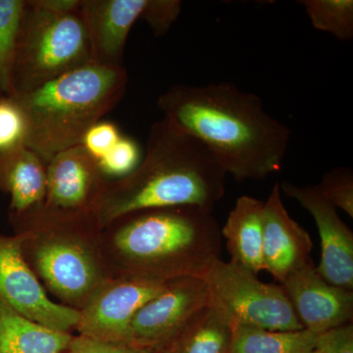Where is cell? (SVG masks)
Segmentation results:
<instances>
[{"mask_svg": "<svg viewBox=\"0 0 353 353\" xmlns=\"http://www.w3.org/2000/svg\"><path fill=\"white\" fill-rule=\"evenodd\" d=\"M157 106L236 182L264 180L282 170L290 130L270 115L259 95L229 82L175 85L158 97Z\"/></svg>", "mask_w": 353, "mask_h": 353, "instance_id": "6da1fadb", "label": "cell"}, {"mask_svg": "<svg viewBox=\"0 0 353 353\" xmlns=\"http://www.w3.org/2000/svg\"><path fill=\"white\" fill-rule=\"evenodd\" d=\"M226 176L205 146L162 118L150 127L138 166L109 182L92 215L103 229L143 209L194 206L213 211L225 196Z\"/></svg>", "mask_w": 353, "mask_h": 353, "instance_id": "7a4b0ae2", "label": "cell"}, {"mask_svg": "<svg viewBox=\"0 0 353 353\" xmlns=\"http://www.w3.org/2000/svg\"><path fill=\"white\" fill-rule=\"evenodd\" d=\"M101 241L111 277L168 281L203 277L220 259L222 234L212 211L174 206L121 216L102 229Z\"/></svg>", "mask_w": 353, "mask_h": 353, "instance_id": "3957f363", "label": "cell"}, {"mask_svg": "<svg viewBox=\"0 0 353 353\" xmlns=\"http://www.w3.org/2000/svg\"><path fill=\"white\" fill-rule=\"evenodd\" d=\"M9 220L26 261L58 303L81 311L111 278L92 213L58 214L41 206Z\"/></svg>", "mask_w": 353, "mask_h": 353, "instance_id": "277c9868", "label": "cell"}, {"mask_svg": "<svg viewBox=\"0 0 353 353\" xmlns=\"http://www.w3.org/2000/svg\"><path fill=\"white\" fill-rule=\"evenodd\" d=\"M128 82L124 66L90 63L14 95L27 124L25 145L48 163L58 152L81 145L88 130L122 101Z\"/></svg>", "mask_w": 353, "mask_h": 353, "instance_id": "5b68a950", "label": "cell"}, {"mask_svg": "<svg viewBox=\"0 0 353 353\" xmlns=\"http://www.w3.org/2000/svg\"><path fill=\"white\" fill-rule=\"evenodd\" d=\"M82 0H26L14 57V95L92 62Z\"/></svg>", "mask_w": 353, "mask_h": 353, "instance_id": "8992f818", "label": "cell"}, {"mask_svg": "<svg viewBox=\"0 0 353 353\" xmlns=\"http://www.w3.org/2000/svg\"><path fill=\"white\" fill-rule=\"evenodd\" d=\"M209 304L232 326L271 331L304 329L281 285L262 282L233 262L216 260L203 276Z\"/></svg>", "mask_w": 353, "mask_h": 353, "instance_id": "52a82bcc", "label": "cell"}, {"mask_svg": "<svg viewBox=\"0 0 353 353\" xmlns=\"http://www.w3.org/2000/svg\"><path fill=\"white\" fill-rule=\"evenodd\" d=\"M208 304L203 278L187 276L166 281L163 289L134 316L125 343L158 350Z\"/></svg>", "mask_w": 353, "mask_h": 353, "instance_id": "ba28073f", "label": "cell"}, {"mask_svg": "<svg viewBox=\"0 0 353 353\" xmlns=\"http://www.w3.org/2000/svg\"><path fill=\"white\" fill-rule=\"evenodd\" d=\"M0 299L48 328L70 333L80 313L52 301L26 261L16 234H0Z\"/></svg>", "mask_w": 353, "mask_h": 353, "instance_id": "9c48e42d", "label": "cell"}, {"mask_svg": "<svg viewBox=\"0 0 353 353\" xmlns=\"http://www.w3.org/2000/svg\"><path fill=\"white\" fill-rule=\"evenodd\" d=\"M166 281L115 276L106 281L79 311L76 331L99 340L124 341L139 308L163 289Z\"/></svg>", "mask_w": 353, "mask_h": 353, "instance_id": "30bf717a", "label": "cell"}, {"mask_svg": "<svg viewBox=\"0 0 353 353\" xmlns=\"http://www.w3.org/2000/svg\"><path fill=\"white\" fill-rule=\"evenodd\" d=\"M110 179L82 145L58 152L46 163V194L43 208L58 214H90Z\"/></svg>", "mask_w": 353, "mask_h": 353, "instance_id": "8fae6325", "label": "cell"}, {"mask_svg": "<svg viewBox=\"0 0 353 353\" xmlns=\"http://www.w3.org/2000/svg\"><path fill=\"white\" fill-rule=\"evenodd\" d=\"M280 188L315 221L321 243V259L316 270L330 284L353 290V233L341 219L338 209L321 196L316 185L299 187L283 182Z\"/></svg>", "mask_w": 353, "mask_h": 353, "instance_id": "7c38bea8", "label": "cell"}, {"mask_svg": "<svg viewBox=\"0 0 353 353\" xmlns=\"http://www.w3.org/2000/svg\"><path fill=\"white\" fill-rule=\"evenodd\" d=\"M281 287L304 329L321 334L352 322V290L325 281L313 262L292 273Z\"/></svg>", "mask_w": 353, "mask_h": 353, "instance_id": "4fadbf2b", "label": "cell"}, {"mask_svg": "<svg viewBox=\"0 0 353 353\" xmlns=\"http://www.w3.org/2000/svg\"><path fill=\"white\" fill-rule=\"evenodd\" d=\"M312 248L307 231L290 217L283 203L280 183H275L264 201V271L282 284L292 273L313 262Z\"/></svg>", "mask_w": 353, "mask_h": 353, "instance_id": "5bb4252c", "label": "cell"}, {"mask_svg": "<svg viewBox=\"0 0 353 353\" xmlns=\"http://www.w3.org/2000/svg\"><path fill=\"white\" fill-rule=\"evenodd\" d=\"M148 0H82L92 62L122 67L132 25L143 15Z\"/></svg>", "mask_w": 353, "mask_h": 353, "instance_id": "9a60e30c", "label": "cell"}, {"mask_svg": "<svg viewBox=\"0 0 353 353\" xmlns=\"http://www.w3.org/2000/svg\"><path fill=\"white\" fill-rule=\"evenodd\" d=\"M0 192L10 196L9 215L41 208L46 194V162L26 145L0 152Z\"/></svg>", "mask_w": 353, "mask_h": 353, "instance_id": "2e32d148", "label": "cell"}, {"mask_svg": "<svg viewBox=\"0 0 353 353\" xmlns=\"http://www.w3.org/2000/svg\"><path fill=\"white\" fill-rule=\"evenodd\" d=\"M263 214L264 201L241 196L221 230L231 255L230 261L256 275L264 270Z\"/></svg>", "mask_w": 353, "mask_h": 353, "instance_id": "e0dca14e", "label": "cell"}, {"mask_svg": "<svg viewBox=\"0 0 353 353\" xmlns=\"http://www.w3.org/2000/svg\"><path fill=\"white\" fill-rule=\"evenodd\" d=\"M73 336L25 317L0 299V353H64Z\"/></svg>", "mask_w": 353, "mask_h": 353, "instance_id": "ac0fdd59", "label": "cell"}, {"mask_svg": "<svg viewBox=\"0 0 353 353\" xmlns=\"http://www.w3.org/2000/svg\"><path fill=\"white\" fill-rule=\"evenodd\" d=\"M233 326L206 306L183 327L158 353H231Z\"/></svg>", "mask_w": 353, "mask_h": 353, "instance_id": "d6986e66", "label": "cell"}, {"mask_svg": "<svg viewBox=\"0 0 353 353\" xmlns=\"http://www.w3.org/2000/svg\"><path fill=\"white\" fill-rule=\"evenodd\" d=\"M318 334L307 329L271 331L234 326L231 353H312Z\"/></svg>", "mask_w": 353, "mask_h": 353, "instance_id": "ffe728a7", "label": "cell"}, {"mask_svg": "<svg viewBox=\"0 0 353 353\" xmlns=\"http://www.w3.org/2000/svg\"><path fill=\"white\" fill-rule=\"evenodd\" d=\"M26 0H0V97H13L16 43Z\"/></svg>", "mask_w": 353, "mask_h": 353, "instance_id": "44dd1931", "label": "cell"}, {"mask_svg": "<svg viewBox=\"0 0 353 353\" xmlns=\"http://www.w3.org/2000/svg\"><path fill=\"white\" fill-rule=\"evenodd\" d=\"M299 3L316 30L329 32L339 41H352V0H301Z\"/></svg>", "mask_w": 353, "mask_h": 353, "instance_id": "7402d4cb", "label": "cell"}, {"mask_svg": "<svg viewBox=\"0 0 353 353\" xmlns=\"http://www.w3.org/2000/svg\"><path fill=\"white\" fill-rule=\"evenodd\" d=\"M321 196L336 209L353 217V172L339 167L327 172L321 182L316 185Z\"/></svg>", "mask_w": 353, "mask_h": 353, "instance_id": "603a6c76", "label": "cell"}, {"mask_svg": "<svg viewBox=\"0 0 353 353\" xmlns=\"http://www.w3.org/2000/svg\"><path fill=\"white\" fill-rule=\"evenodd\" d=\"M27 124L19 104L12 97H0V152L25 145Z\"/></svg>", "mask_w": 353, "mask_h": 353, "instance_id": "cb8c5ba5", "label": "cell"}, {"mask_svg": "<svg viewBox=\"0 0 353 353\" xmlns=\"http://www.w3.org/2000/svg\"><path fill=\"white\" fill-rule=\"evenodd\" d=\"M141 160V150L134 139L121 137L108 154L99 161L102 172L110 180H117L131 173Z\"/></svg>", "mask_w": 353, "mask_h": 353, "instance_id": "d4e9b609", "label": "cell"}, {"mask_svg": "<svg viewBox=\"0 0 353 353\" xmlns=\"http://www.w3.org/2000/svg\"><path fill=\"white\" fill-rule=\"evenodd\" d=\"M182 10L180 0H148L141 19L145 21L155 37H163Z\"/></svg>", "mask_w": 353, "mask_h": 353, "instance_id": "484cf974", "label": "cell"}, {"mask_svg": "<svg viewBox=\"0 0 353 353\" xmlns=\"http://www.w3.org/2000/svg\"><path fill=\"white\" fill-rule=\"evenodd\" d=\"M122 134L112 122L101 120L90 128L82 139L81 145L97 161L110 152Z\"/></svg>", "mask_w": 353, "mask_h": 353, "instance_id": "4316f807", "label": "cell"}, {"mask_svg": "<svg viewBox=\"0 0 353 353\" xmlns=\"http://www.w3.org/2000/svg\"><path fill=\"white\" fill-rule=\"evenodd\" d=\"M64 353H158L152 347H139L124 341L99 340L92 336H74Z\"/></svg>", "mask_w": 353, "mask_h": 353, "instance_id": "83f0119b", "label": "cell"}, {"mask_svg": "<svg viewBox=\"0 0 353 353\" xmlns=\"http://www.w3.org/2000/svg\"><path fill=\"white\" fill-rule=\"evenodd\" d=\"M314 352L353 353L352 322L318 334Z\"/></svg>", "mask_w": 353, "mask_h": 353, "instance_id": "f1b7e54d", "label": "cell"}, {"mask_svg": "<svg viewBox=\"0 0 353 353\" xmlns=\"http://www.w3.org/2000/svg\"><path fill=\"white\" fill-rule=\"evenodd\" d=\"M312 353H316V352H313Z\"/></svg>", "mask_w": 353, "mask_h": 353, "instance_id": "f546056e", "label": "cell"}]
</instances>
